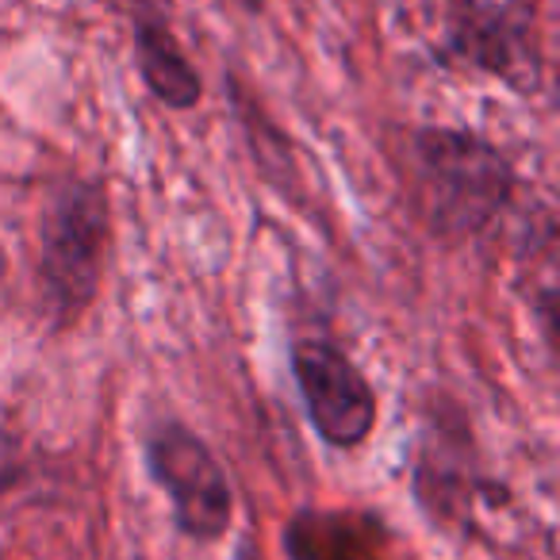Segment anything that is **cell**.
Wrapping results in <instances>:
<instances>
[{
  "label": "cell",
  "instance_id": "6da1fadb",
  "mask_svg": "<svg viewBox=\"0 0 560 560\" xmlns=\"http://www.w3.org/2000/svg\"><path fill=\"white\" fill-rule=\"evenodd\" d=\"M112 238L108 185L101 177L62 180L39 223V304L55 330L93 307Z\"/></svg>",
  "mask_w": 560,
  "mask_h": 560
},
{
  "label": "cell",
  "instance_id": "7a4b0ae2",
  "mask_svg": "<svg viewBox=\"0 0 560 560\" xmlns=\"http://www.w3.org/2000/svg\"><path fill=\"white\" fill-rule=\"evenodd\" d=\"M411 165L422 215L442 238H468L483 231L514 192L506 158L480 135L453 127L415 131Z\"/></svg>",
  "mask_w": 560,
  "mask_h": 560
},
{
  "label": "cell",
  "instance_id": "3957f363",
  "mask_svg": "<svg viewBox=\"0 0 560 560\" xmlns=\"http://www.w3.org/2000/svg\"><path fill=\"white\" fill-rule=\"evenodd\" d=\"M147 465L170 495L177 529L192 541H219L231 526L234 495L215 453L180 422H162L147 438Z\"/></svg>",
  "mask_w": 560,
  "mask_h": 560
},
{
  "label": "cell",
  "instance_id": "277c9868",
  "mask_svg": "<svg viewBox=\"0 0 560 560\" xmlns=\"http://www.w3.org/2000/svg\"><path fill=\"white\" fill-rule=\"evenodd\" d=\"M292 376L319 438L335 450H353L376 427V392L350 353L323 338L292 346Z\"/></svg>",
  "mask_w": 560,
  "mask_h": 560
},
{
  "label": "cell",
  "instance_id": "5b68a950",
  "mask_svg": "<svg viewBox=\"0 0 560 560\" xmlns=\"http://www.w3.org/2000/svg\"><path fill=\"white\" fill-rule=\"evenodd\" d=\"M453 50L518 93H537L541 55L534 47V0H457Z\"/></svg>",
  "mask_w": 560,
  "mask_h": 560
},
{
  "label": "cell",
  "instance_id": "8992f818",
  "mask_svg": "<svg viewBox=\"0 0 560 560\" xmlns=\"http://www.w3.org/2000/svg\"><path fill=\"white\" fill-rule=\"evenodd\" d=\"M127 9H131L135 66L150 96L170 112H192L203 101V81L173 35L165 0H127Z\"/></svg>",
  "mask_w": 560,
  "mask_h": 560
},
{
  "label": "cell",
  "instance_id": "52a82bcc",
  "mask_svg": "<svg viewBox=\"0 0 560 560\" xmlns=\"http://www.w3.org/2000/svg\"><path fill=\"white\" fill-rule=\"evenodd\" d=\"M234 560H261V552H257L254 541H242L238 552H234Z\"/></svg>",
  "mask_w": 560,
  "mask_h": 560
}]
</instances>
